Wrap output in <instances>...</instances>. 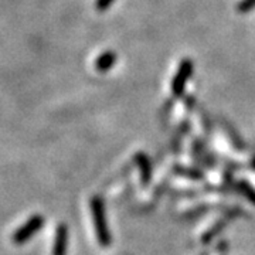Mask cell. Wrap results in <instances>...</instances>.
Masks as SVG:
<instances>
[{
  "instance_id": "6da1fadb",
  "label": "cell",
  "mask_w": 255,
  "mask_h": 255,
  "mask_svg": "<svg viewBox=\"0 0 255 255\" xmlns=\"http://www.w3.org/2000/svg\"><path fill=\"white\" fill-rule=\"evenodd\" d=\"M91 213L94 226H95V233H97L100 244L102 247L111 246V233L108 224H107V219H105L104 203L98 196H94L91 199Z\"/></svg>"
},
{
  "instance_id": "7a4b0ae2",
  "label": "cell",
  "mask_w": 255,
  "mask_h": 255,
  "mask_svg": "<svg viewBox=\"0 0 255 255\" xmlns=\"http://www.w3.org/2000/svg\"><path fill=\"white\" fill-rule=\"evenodd\" d=\"M44 226V217L41 214H34L21 226V227L16 230L11 236V241L16 246H21L24 243H27L30 238L36 234L37 231H40Z\"/></svg>"
},
{
  "instance_id": "3957f363",
  "label": "cell",
  "mask_w": 255,
  "mask_h": 255,
  "mask_svg": "<svg viewBox=\"0 0 255 255\" xmlns=\"http://www.w3.org/2000/svg\"><path fill=\"white\" fill-rule=\"evenodd\" d=\"M67 247H68V228L65 224H60L55 233L53 255H67Z\"/></svg>"
},
{
  "instance_id": "277c9868",
  "label": "cell",
  "mask_w": 255,
  "mask_h": 255,
  "mask_svg": "<svg viewBox=\"0 0 255 255\" xmlns=\"http://www.w3.org/2000/svg\"><path fill=\"white\" fill-rule=\"evenodd\" d=\"M136 162L139 164V169H140V176H142V184L147 186L150 182V163H149V159L145 155H137Z\"/></svg>"
},
{
  "instance_id": "5b68a950",
  "label": "cell",
  "mask_w": 255,
  "mask_h": 255,
  "mask_svg": "<svg viewBox=\"0 0 255 255\" xmlns=\"http://www.w3.org/2000/svg\"><path fill=\"white\" fill-rule=\"evenodd\" d=\"M238 187L241 189V191L246 194V197L248 200H251L255 204V190L248 184L247 182H240L238 183Z\"/></svg>"
},
{
  "instance_id": "8992f818",
  "label": "cell",
  "mask_w": 255,
  "mask_h": 255,
  "mask_svg": "<svg viewBox=\"0 0 255 255\" xmlns=\"http://www.w3.org/2000/svg\"><path fill=\"white\" fill-rule=\"evenodd\" d=\"M223 226H224V221H221V223H219V224L216 226V228H213L211 231H209V233H207V234L204 236V238H203V243H209L210 240L214 237V236H216V234L219 233L220 230L223 228Z\"/></svg>"
}]
</instances>
